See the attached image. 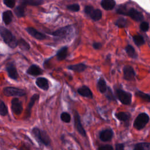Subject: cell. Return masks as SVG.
<instances>
[{"label": "cell", "instance_id": "21", "mask_svg": "<svg viewBox=\"0 0 150 150\" xmlns=\"http://www.w3.org/2000/svg\"><path fill=\"white\" fill-rule=\"evenodd\" d=\"M19 4L24 6L27 5L38 6L43 3V0H18Z\"/></svg>", "mask_w": 150, "mask_h": 150}, {"label": "cell", "instance_id": "41", "mask_svg": "<svg viewBox=\"0 0 150 150\" xmlns=\"http://www.w3.org/2000/svg\"><path fill=\"white\" fill-rule=\"evenodd\" d=\"M98 150H114V148L110 145H104L100 146L98 148Z\"/></svg>", "mask_w": 150, "mask_h": 150}, {"label": "cell", "instance_id": "24", "mask_svg": "<svg viewBox=\"0 0 150 150\" xmlns=\"http://www.w3.org/2000/svg\"><path fill=\"white\" fill-rule=\"evenodd\" d=\"M107 87L108 86H107L105 80L103 77H100L98 79L97 84V87L98 91L101 93H105L107 90Z\"/></svg>", "mask_w": 150, "mask_h": 150}, {"label": "cell", "instance_id": "37", "mask_svg": "<svg viewBox=\"0 0 150 150\" xmlns=\"http://www.w3.org/2000/svg\"><path fill=\"white\" fill-rule=\"evenodd\" d=\"M68 10L71 12H79L80 11V5L78 4H71L67 6Z\"/></svg>", "mask_w": 150, "mask_h": 150}, {"label": "cell", "instance_id": "36", "mask_svg": "<svg viewBox=\"0 0 150 150\" xmlns=\"http://www.w3.org/2000/svg\"><path fill=\"white\" fill-rule=\"evenodd\" d=\"M105 96L106 98L110 101L115 100V96H114L111 89L109 87H107V90L106 92L105 93Z\"/></svg>", "mask_w": 150, "mask_h": 150}, {"label": "cell", "instance_id": "32", "mask_svg": "<svg viewBox=\"0 0 150 150\" xmlns=\"http://www.w3.org/2000/svg\"><path fill=\"white\" fill-rule=\"evenodd\" d=\"M8 114V109L6 104L3 101L0 102V115L5 117Z\"/></svg>", "mask_w": 150, "mask_h": 150}, {"label": "cell", "instance_id": "40", "mask_svg": "<svg viewBox=\"0 0 150 150\" xmlns=\"http://www.w3.org/2000/svg\"><path fill=\"white\" fill-rule=\"evenodd\" d=\"M18 150H31V149L29 144L23 143L19 146V148H18Z\"/></svg>", "mask_w": 150, "mask_h": 150}, {"label": "cell", "instance_id": "18", "mask_svg": "<svg viewBox=\"0 0 150 150\" xmlns=\"http://www.w3.org/2000/svg\"><path fill=\"white\" fill-rule=\"evenodd\" d=\"M26 73L31 76H36L42 74L43 73V71L39 66L36 64H32L28 69V70H26Z\"/></svg>", "mask_w": 150, "mask_h": 150}, {"label": "cell", "instance_id": "13", "mask_svg": "<svg viewBox=\"0 0 150 150\" xmlns=\"http://www.w3.org/2000/svg\"><path fill=\"white\" fill-rule=\"evenodd\" d=\"M6 70L8 73V76L13 79L16 80L18 79L19 75L13 63L9 62L6 65Z\"/></svg>", "mask_w": 150, "mask_h": 150}, {"label": "cell", "instance_id": "22", "mask_svg": "<svg viewBox=\"0 0 150 150\" xmlns=\"http://www.w3.org/2000/svg\"><path fill=\"white\" fill-rule=\"evenodd\" d=\"M68 54V47L67 46L62 47L56 53V57L58 60H64Z\"/></svg>", "mask_w": 150, "mask_h": 150}, {"label": "cell", "instance_id": "27", "mask_svg": "<svg viewBox=\"0 0 150 150\" xmlns=\"http://www.w3.org/2000/svg\"><path fill=\"white\" fill-rule=\"evenodd\" d=\"M133 42L137 46H141L145 43V40L144 37L140 34H137L132 36Z\"/></svg>", "mask_w": 150, "mask_h": 150}, {"label": "cell", "instance_id": "15", "mask_svg": "<svg viewBox=\"0 0 150 150\" xmlns=\"http://www.w3.org/2000/svg\"><path fill=\"white\" fill-rule=\"evenodd\" d=\"M26 32L32 37H33L34 38L38 39V40H43L45 39H46V36L45 34L38 31L36 29H35V28H32V27H28L26 28Z\"/></svg>", "mask_w": 150, "mask_h": 150}, {"label": "cell", "instance_id": "3", "mask_svg": "<svg viewBox=\"0 0 150 150\" xmlns=\"http://www.w3.org/2000/svg\"><path fill=\"white\" fill-rule=\"evenodd\" d=\"M73 31V26L69 25L59 28L54 32L50 33V34L60 39H67L72 36Z\"/></svg>", "mask_w": 150, "mask_h": 150}, {"label": "cell", "instance_id": "34", "mask_svg": "<svg viewBox=\"0 0 150 150\" xmlns=\"http://www.w3.org/2000/svg\"><path fill=\"white\" fill-rule=\"evenodd\" d=\"M135 95L146 102H150V95L149 94L145 93L141 91H137L135 93Z\"/></svg>", "mask_w": 150, "mask_h": 150}, {"label": "cell", "instance_id": "17", "mask_svg": "<svg viewBox=\"0 0 150 150\" xmlns=\"http://www.w3.org/2000/svg\"><path fill=\"white\" fill-rule=\"evenodd\" d=\"M77 93L81 96L88 98H93V93L86 86H83L77 89Z\"/></svg>", "mask_w": 150, "mask_h": 150}, {"label": "cell", "instance_id": "16", "mask_svg": "<svg viewBox=\"0 0 150 150\" xmlns=\"http://www.w3.org/2000/svg\"><path fill=\"white\" fill-rule=\"evenodd\" d=\"M36 86L40 89L47 91L49 88V84L48 80L45 77H38L36 80Z\"/></svg>", "mask_w": 150, "mask_h": 150}, {"label": "cell", "instance_id": "4", "mask_svg": "<svg viewBox=\"0 0 150 150\" xmlns=\"http://www.w3.org/2000/svg\"><path fill=\"white\" fill-rule=\"evenodd\" d=\"M115 96L124 105H129L132 101V94L121 88H117L115 91Z\"/></svg>", "mask_w": 150, "mask_h": 150}, {"label": "cell", "instance_id": "28", "mask_svg": "<svg viewBox=\"0 0 150 150\" xmlns=\"http://www.w3.org/2000/svg\"><path fill=\"white\" fill-rule=\"evenodd\" d=\"M114 24L118 28H126L128 26V22L125 18H124L123 17H121V18H118L115 21Z\"/></svg>", "mask_w": 150, "mask_h": 150}, {"label": "cell", "instance_id": "29", "mask_svg": "<svg viewBox=\"0 0 150 150\" xmlns=\"http://www.w3.org/2000/svg\"><path fill=\"white\" fill-rule=\"evenodd\" d=\"M25 6L19 4L14 9V12L18 17L22 18L25 16Z\"/></svg>", "mask_w": 150, "mask_h": 150}, {"label": "cell", "instance_id": "38", "mask_svg": "<svg viewBox=\"0 0 150 150\" xmlns=\"http://www.w3.org/2000/svg\"><path fill=\"white\" fill-rule=\"evenodd\" d=\"M139 28L143 32H146L148 31V30L149 29V23L146 21H142V22L141 23V24L139 25Z\"/></svg>", "mask_w": 150, "mask_h": 150}, {"label": "cell", "instance_id": "11", "mask_svg": "<svg viewBox=\"0 0 150 150\" xmlns=\"http://www.w3.org/2000/svg\"><path fill=\"white\" fill-rule=\"evenodd\" d=\"M124 79L127 81H131L134 79L135 76V71L134 68L129 66L126 65L123 67Z\"/></svg>", "mask_w": 150, "mask_h": 150}, {"label": "cell", "instance_id": "31", "mask_svg": "<svg viewBox=\"0 0 150 150\" xmlns=\"http://www.w3.org/2000/svg\"><path fill=\"white\" fill-rule=\"evenodd\" d=\"M18 45L19 46V47L23 50H29L30 49V45L29 44L23 39H20L18 40Z\"/></svg>", "mask_w": 150, "mask_h": 150}, {"label": "cell", "instance_id": "7", "mask_svg": "<svg viewBox=\"0 0 150 150\" xmlns=\"http://www.w3.org/2000/svg\"><path fill=\"white\" fill-rule=\"evenodd\" d=\"M84 13L94 21H98L102 18V11L99 9H95L93 6L87 5L84 9Z\"/></svg>", "mask_w": 150, "mask_h": 150}, {"label": "cell", "instance_id": "6", "mask_svg": "<svg viewBox=\"0 0 150 150\" xmlns=\"http://www.w3.org/2000/svg\"><path fill=\"white\" fill-rule=\"evenodd\" d=\"M149 121V117L147 114L145 112L140 113L134 121V127L138 130H141L145 127V125L148 123Z\"/></svg>", "mask_w": 150, "mask_h": 150}, {"label": "cell", "instance_id": "12", "mask_svg": "<svg viewBox=\"0 0 150 150\" xmlns=\"http://www.w3.org/2000/svg\"><path fill=\"white\" fill-rule=\"evenodd\" d=\"M74 125H75L76 129H77L78 132L83 137H86V132L81 124L79 113L76 111H75L74 113Z\"/></svg>", "mask_w": 150, "mask_h": 150}, {"label": "cell", "instance_id": "44", "mask_svg": "<svg viewBox=\"0 0 150 150\" xmlns=\"http://www.w3.org/2000/svg\"><path fill=\"white\" fill-rule=\"evenodd\" d=\"M1 98H0V102H1Z\"/></svg>", "mask_w": 150, "mask_h": 150}, {"label": "cell", "instance_id": "23", "mask_svg": "<svg viewBox=\"0 0 150 150\" xmlns=\"http://www.w3.org/2000/svg\"><path fill=\"white\" fill-rule=\"evenodd\" d=\"M13 19V13L11 11H6L2 13V21L4 23L8 25L12 22Z\"/></svg>", "mask_w": 150, "mask_h": 150}, {"label": "cell", "instance_id": "1", "mask_svg": "<svg viewBox=\"0 0 150 150\" xmlns=\"http://www.w3.org/2000/svg\"><path fill=\"white\" fill-rule=\"evenodd\" d=\"M30 134L39 146H47L50 144V138L45 131L38 127H34L31 129Z\"/></svg>", "mask_w": 150, "mask_h": 150}, {"label": "cell", "instance_id": "39", "mask_svg": "<svg viewBox=\"0 0 150 150\" xmlns=\"http://www.w3.org/2000/svg\"><path fill=\"white\" fill-rule=\"evenodd\" d=\"M15 0H4V4L8 8H13L15 5Z\"/></svg>", "mask_w": 150, "mask_h": 150}, {"label": "cell", "instance_id": "8", "mask_svg": "<svg viewBox=\"0 0 150 150\" xmlns=\"http://www.w3.org/2000/svg\"><path fill=\"white\" fill-rule=\"evenodd\" d=\"M23 105L22 101L17 97H14L11 100V110L13 114L20 115L23 111Z\"/></svg>", "mask_w": 150, "mask_h": 150}, {"label": "cell", "instance_id": "9", "mask_svg": "<svg viewBox=\"0 0 150 150\" xmlns=\"http://www.w3.org/2000/svg\"><path fill=\"white\" fill-rule=\"evenodd\" d=\"M126 16H129L132 20L136 22L142 21L144 18L143 14L134 8H130L128 9Z\"/></svg>", "mask_w": 150, "mask_h": 150}, {"label": "cell", "instance_id": "33", "mask_svg": "<svg viewBox=\"0 0 150 150\" xmlns=\"http://www.w3.org/2000/svg\"><path fill=\"white\" fill-rule=\"evenodd\" d=\"M128 8L127 6L123 4V5H120L118 6V8L116 9V13L121 15H123V16H126L127 15V12L128 11Z\"/></svg>", "mask_w": 150, "mask_h": 150}, {"label": "cell", "instance_id": "14", "mask_svg": "<svg viewBox=\"0 0 150 150\" xmlns=\"http://www.w3.org/2000/svg\"><path fill=\"white\" fill-rule=\"evenodd\" d=\"M113 131L111 128H107L101 130L99 133V138L101 141L107 142L110 141L113 137Z\"/></svg>", "mask_w": 150, "mask_h": 150}, {"label": "cell", "instance_id": "30", "mask_svg": "<svg viewBox=\"0 0 150 150\" xmlns=\"http://www.w3.org/2000/svg\"><path fill=\"white\" fill-rule=\"evenodd\" d=\"M133 150H150V143L141 142L137 144Z\"/></svg>", "mask_w": 150, "mask_h": 150}, {"label": "cell", "instance_id": "2", "mask_svg": "<svg viewBox=\"0 0 150 150\" xmlns=\"http://www.w3.org/2000/svg\"><path fill=\"white\" fill-rule=\"evenodd\" d=\"M0 35L4 42L11 48H15L18 46V40L12 32L4 26H0Z\"/></svg>", "mask_w": 150, "mask_h": 150}, {"label": "cell", "instance_id": "43", "mask_svg": "<svg viewBox=\"0 0 150 150\" xmlns=\"http://www.w3.org/2000/svg\"><path fill=\"white\" fill-rule=\"evenodd\" d=\"M115 150H124V145L122 144H117L115 145Z\"/></svg>", "mask_w": 150, "mask_h": 150}, {"label": "cell", "instance_id": "25", "mask_svg": "<svg viewBox=\"0 0 150 150\" xmlns=\"http://www.w3.org/2000/svg\"><path fill=\"white\" fill-rule=\"evenodd\" d=\"M125 50L127 55L129 57H131L132 59H135L138 58V54H137L134 47L132 45H131L129 44L127 45V46L125 47Z\"/></svg>", "mask_w": 150, "mask_h": 150}, {"label": "cell", "instance_id": "5", "mask_svg": "<svg viewBox=\"0 0 150 150\" xmlns=\"http://www.w3.org/2000/svg\"><path fill=\"white\" fill-rule=\"evenodd\" d=\"M3 94L6 97H23L26 94L25 90L14 87H6L3 89Z\"/></svg>", "mask_w": 150, "mask_h": 150}, {"label": "cell", "instance_id": "10", "mask_svg": "<svg viewBox=\"0 0 150 150\" xmlns=\"http://www.w3.org/2000/svg\"><path fill=\"white\" fill-rule=\"evenodd\" d=\"M39 97H40V96L39 94H34L30 97V100L28 103V104L26 109L25 114V119H28L30 117L33 106L35 105V103H36V101L39 99Z\"/></svg>", "mask_w": 150, "mask_h": 150}, {"label": "cell", "instance_id": "26", "mask_svg": "<svg viewBox=\"0 0 150 150\" xmlns=\"http://www.w3.org/2000/svg\"><path fill=\"white\" fill-rule=\"evenodd\" d=\"M115 116L118 120L126 122L129 120L131 115L129 113L127 112H118L115 114Z\"/></svg>", "mask_w": 150, "mask_h": 150}, {"label": "cell", "instance_id": "42", "mask_svg": "<svg viewBox=\"0 0 150 150\" xmlns=\"http://www.w3.org/2000/svg\"><path fill=\"white\" fill-rule=\"evenodd\" d=\"M101 43L100 42H94L93 43V47L94 49L98 50L101 47Z\"/></svg>", "mask_w": 150, "mask_h": 150}, {"label": "cell", "instance_id": "20", "mask_svg": "<svg viewBox=\"0 0 150 150\" xmlns=\"http://www.w3.org/2000/svg\"><path fill=\"white\" fill-rule=\"evenodd\" d=\"M67 68L69 70H73L75 72L81 73V72H83L87 69V66L83 63H80L76 64L69 65L67 67Z\"/></svg>", "mask_w": 150, "mask_h": 150}, {"label": "cell", "instance_id": "19", "mask_svg": "<svg viewBox=\"0 0 150 150\" xmlns=\"http://www.w3.org/2000/svg\"><path fill=\"white\" fill-rule=\"evenodd\" d=\"M116 5L115 0H102L101 1V6L105 11H110L113 9Z\"/></svg>", "mask_w": 150, "mask_h": 150}, {"label": "cell", "instance_id": "35", "mask_svg": "<svg viewBox=\"0 0 150 150\" xmlns=\"http://www.w3.org/2000/svg\"><path fill=\"white\" fill-rule=\"evenodd\" d=\"M60 119L63 122L69 123L71 121V116L67 112H63L60 114Z\"/></svg>", "mask_w": 150, "mask_h": 150}]
</instances>
